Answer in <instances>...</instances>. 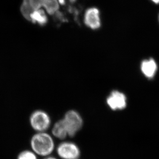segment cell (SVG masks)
<instances>
[{"label":"cell","instance_id":"52a82bcc","mask_svg":"<svg viewBox=\"0 0 159 159\" xmlns=\"http://www.w3.org/2000/svg\"><path fill=\"white\" fill-rule=\"evenodd\" d=\"M84 23L91 29L97 30L101 26L99 11L96 8L87 9L84 16Z\"/></svg>","mask_w":159,"mask_h":159},{"label":"cell","instance_id":"8992f818","mask_svg":"<svg viewBox=\"0 0 159 159\" xmlns=\"http://www.w3.org/2000/svg\"><path fill=\"white\" fill-rule=\"evenodd\" d=\"M107 102L113 110H121L127 107V97L122 92L114 90L107 97Z\"/></svg>","mask_w":159,"mask_h":159},{"label":"cell","instance_id":"6da1fadb","mask_svg":"<svg viewBox=\"0 0 159 159\" xmlns=\"http://www.w3.org/2000/svg\"><path fill=\"white\" fill-rule=\"evenodd\" d=\"M30 144L31 150L43 158L51 156L56 148L53 137L46 132H37L33 135Z\"/></svg>","mask_w":159,"mask_h":159},{"label":"cell","instance_id":"8fae6325","mask_svg":"<svg viewBox=\"0 0 159 159\" xmlns=\"http://www.w3.org/2000/svg\"><path fill=\"white\" fill-rule=\"evenodd\" d=\"M17 159H38V156L32 150H22L19 153Z\"/></svg>","mask_w":159,"mask_h":159},{"label":"cell","instance_id":"9c48e42d","mask_svg":"<svg viewBox=\"0 0 159 159\" xmlns=\"http://www.w3.org/2000/svg\"><path fill=\"white\" fill-rule=\"evenodd\" d=\"M52 136L61 141H64L68 136L67 130L63 119L57 121L52 127Z\"/></svg>","mask_w":159,"mask_h":159},{"label":"cell","instance_id":"4fadbf2b","mask_svg":"<svg viewBox=\"0 0 159 159\" xmlns=\"http://www.w3.org/2000/svg\"><path fill=\"white\" fill-rule=\"evenodd\" d=\"M152 3L155 4H159V0H150Z\"/></svg>","mask_w":159,"mask_h":159},{"label":"cell","instance_id":"277c9868","mask_svg":"<svg viewBox=\"0 0 159 159\" xmlns=\"http://www.w3.org/2000/svg\"><path fill=\"white\" fill-rule=\"evenodd\" d=\"M63 120L67 130L68 136L73 138L82 128L83 120L80 114L71 110L66 113Z\"/></svg>","mask_w":159,"mask_h":159},{"label":"cell","instance_id":"7c38bea8","mask_svg":"<svg viewBox=\"0 0 159 159\" xmlns=\"http://www.w3.org/2000/svg\"><path fill=\"white\" fill-rule=\"evenodd\" d=\"M43 159H59L58 158H57V157H55L53 156H49L46 157H44V158H43Z\"/></svg>","mask_w":159,"mask_h":159},{"label":"cell","instance_id":"5b68a950","mask_svg":"<svg viewBox=\"0 0 159 159\" xmlns=\"http://www.w3.org/2000/svg\"><path fill=\"white\" fill-rule=\"evenodd\" d=\"M31 127L37 132H43L50 127V117L43 111H36L31 114L30 118Z\"/></svg>","mask_w":159,"mask_h":159},{"label":"cell","instance_id":"3957f363","mask_svg":"<svg viewBox=\"0 0 159 159\" xmlns=\"http://www.w3.org/2000/svg\"><path fill=\"white\" fill-rule=\"evenodd\" d=\"M55 152L60 159H80L82 155L79 146L71 141H61L56 146Z\"/></svg>","mask_w":159,"mask_h":159},{"label":"cell","instance_id":"30bf717a","mask_svg":"<svg viewBox=\"0 0 159 159\" xmlns=\"http://www.w3.org/2000/svg\"><path fill=\"white\" fill-rule=\"evenodd\" d=\"M29 21L34 23H39L40 25H44L47 22L48 19L44 11L40 9L33 12L30 16Z\"/></svg>","mask_w":159,"mask_h":159},{"label":"cell","instance_id":"7a4b0ae2","mask_svg":"<svg viewBox=\"0 0 159 159\" xmlns=\"http://www.w3.org/2000/svg\"><path fill=\"white\" fill-rule=\"evenodd\" d=\"M44 7L51 15L55 14L58 11L59 4L57 0H23L20 11L23 17L29 20L33 12Z\"/></svg>","mask_w":159,"mask_h":159},{"label":"cell","instance_id":"5bb4252c","mask_svg":"<svg viewBox=\"0 0 159 159\" xmlns=\"http://www.w3.org/2000/svg\"><path fill=\"white\" fill-rule=\"evenodd\" d=\"M158 20H159V16H158Z\"/></svg>","mask_w":159,"mask_h":159},{"label":"cell","instance_id":"ba28073f","mask_svg":"<svg viewBox=\"0 0 159 159\" xmlns=\"http://www.w3.org/2000/svg\"><path fill=\"white\" fill-rule=\"evenodd\" d=\"M140 68L141 72L146 78L152 79L158 71V64L153 58H149L141 62Z\"/></svg>","mask_w":159,"mask_h":159}]
</instances>
